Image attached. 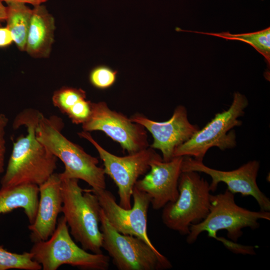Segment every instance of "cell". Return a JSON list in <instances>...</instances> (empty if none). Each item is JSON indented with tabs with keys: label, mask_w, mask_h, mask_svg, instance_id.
Here are the masks:
<instances>
[{
	"label": "cell",
	"mask_w": 270,
	"mask_h": 270,
	"mask_svg": "<svg viewBox=\"0 0 270 270\" xmlns=\"http://www.w3.org/2000/svg\"><path fill=\"white\" fill-rule=\"evenodd\" d=\"M10 269L40 270L42 268L34 260L30 252L22 254L12 252L0 246V270Z\"/></svg>",
	"instance_id": "ffe728a7"
},
{
	"label": "cell",
	"mask_w": 270,
	"mask_h": 270,
	"mask_svg": "<svg viewBox=\"0 0 270 270\" xmlns=\"http://www.w3.org/2000/svg\"><path fill=\"white\" fill-rule=\"evenodd\" d=\"M118 72L108 66H100L94 68L90 74V81L94 87L106 89L115 82Z\"/></svg>",
	"instance_id": "7402d4cb"
},
{
	"label": "cell",
	"mask_w": 270,
	"mask_h": 270,
	"mask_svg": "<svg viewBox=\"0 0 270 270\" xmlns=\"http://www.w3.org/2000/svg\"><path fill=\"white\" fill-rule=\"evenodd\" d=\"M32 10L25 51L34 58H47L54 40V18L43 4Z\"/></svg>",
	"instance_id": "2e32d148"
},
{
	"label": "cell",
	"mask_w": 270,
	"mask_h": 270,
	"mask_svg": "<svg viewBox=\"0 0 270 270\" xmlns=\"http://www.w3.org/2000/svg\"><path fill=\"white\" fill-rule=\"evenodd\" d=\"M261 219L270 220V212L252 211L238 206L235 202L234 194L226 189L224 193L212 194L208 214L201 222L190 226L186 240L192 244L202 232L216 239L218 232L224 230L228 238L236 242L242 236L244 228H258V220Z\"/></svg>",
	"instance_id": "277c9868"
},
{
	"label": "cell",
	"mask_w": 270,
	"mask_h": 270,
	"mask_svg": "<svg viewBox=\"0 0 270 270\" xmlns=\"http://www.w3.org/2000/svg\"><path fill=\"white\" fill-rule=\"evenodd\" d=\"M183 158L177 156L165 162L159 154L150 162L149 172L136 182L134 186L148 194L154 210L162 208L178 198Z\"/></svg>",
	"instance_id": "5bb4252c"
},
{
	"label": "cell",
	"mask_w": 270,
	"mask_h": 270,
	"mask_svg": "<svg viewBox=\"0 0 270 270\" xmlns=\"http://www.w3.org/2000/svg\"><path fill=\"white\" fill-rule=\"evenodd\" d=\"M64 123L56 116L46 118L42 113L36 128L38 140L64 164L61 180L76 178L86 182L94 190L106 188L104 168L98 159L86 152L79 145L62 133Z\"/></svg>",
	"instance_id": "7a4b0ae2"
},
{
	"label": "cell",
	"mask_w": 270,
	"mask_h": 270,
	"mask_svg": "<svg viewBox=\"0 0 270 270\" xmlns=\"http://www.w3.org/2000/svg\"><path fill=\"white\" fill-rule=\"evenodd\" d=\"M8 118L4 114H0V176L4 170V160L6 153V129Z\"/></svg>",
	"instance_id": "cb8c5ba5"
},
{
	"label": "cell",
	"mask_w": 270,
	"mask_h": 270,
	"mask_svg": "<svg viewBox=\"0 0 270 270\" xmlns=\"http://www.w3.org/2000/svg\"><path fill=\"white\" fill-rule=\"evenodd\" d=\"M86 98V92L80 88L62 86L56 90L52 96L54 106L62 113L68 110L81 100Z\"/></svg>",
	"instance_id": "44dd1931"
},
{
	"label": "cell",
	"mask_w": 270,
	"mask_h": 270,
	"mask_svg": "<svg viewBox=\"0 0 270 270\" xmlns=\"http://www.w3.org/2000/svg\"><path fill=\"white\" fill-rule=\"evenodd\" d=\"M98 200L101 208L110 226L118 232L136 236L154 248L148 234V213L150 200L146 192L134 186L133 205L130 208L121 207L114 194L105 189L90 188Z\"/></svg>",
	"instance_id": "8fae6325"
},
{
	"label": "cell",
	"mask_w": 270,
	"mask_h": 270,
	"mask_svg": "<svg viewBox=\"0 0 270 270\" xmlns=\"http://www.w3.org/2000/svg\"><path fill=\"white\" fill-rule=\"evenodd\" d=\"M32 10L24 3H11L6 6V27L11 32L18 50L25 51Z\"/></svg>",
	"instance_id": "ac0fdd59"
},
{
	"label": "cell",
	"mask_w": 270,
	"mask_h": 270,
	"mask_svg": "<svg viewBox=\"0 0 270 270\" xmlns=\"http://www.w3.org/2000/svg\"><path fill=\"white\" fill-rule=\"evenodd\" d=\"M30 252L43 270H56L64 264L82 270H107L110 265V256L88 252L76 244L64 216L58 218L51 236L34 243Z\"/></svg>",
	"instance_id": "5b68a950"
},
{
	"label": "cell",
	"mask_w": 270,
	"mask_h": 270,
	"mask_svg": "<svg viewBox=\"0 0 270 270\" xmlns=\"http://www.w3.org/2000/svg\"><path fill=\"white\" fill-rule=\"evenodd\" d=\"M78 136L88 140L96 148L104 163L105 174L114 182L118 189L119 205L124 208H132L134 186L140 176L150 168V162L159 154L154 148H147L126 156L114 155L100 146L88 132L82 130Z\"/></svg>",
	"instance_id": "9c48e42d"
},
{
	"label": "cell",
	"mask_w": 270,
	"mask_h": 270,
	"mask_svg": "<svg viewBox=\"0 0 270 270\" xmlns=\"http://www.w3.org/2000/svg\"><path fill=\"white\" fill-rule=\"evenodd\" d=\"M78 180H62V212L70 234L84 250L102 254L100 230V206L96 195L90 189H82Z\"/></svg>",
	"instance_id": "3957f363"
},
{
	"label": "cell",
	"mask_w": 270,
	"mask_h": 270,
	"mask_svg": "<svg viewBox=\"0 0 270 270\" xmlns=\"http://www.w3.org/2000/svg\"><path fill=\"white\" fill-rule=\"evenodd\" d=\"M82 130L102 131L120 144L128 154L148 148L146 129L126 116L110 108L104 102H91L88 118L82 124Z\"/></svg>",
	"instance_id": "30bf717a"
},
{
	"label": "cell",
	"mask_w": 270,
	"mask_h": 270,
	"mask_svg": "<svg viewBox=\"0 0 270 270\" xmlns=\"http://www.w3.org/2000/svg\"><path fill=\"white\" fill-rule=\"evenodd\" d=\"M2 2H5L6 4L11 3H24L30 4L32 6L42 4L48 0H0Z\"/></svg>",
	"instance_id": "484cf974"
},
{
	"label": "cell",
	"mask_w": 270,
	"mask_h": 270,
	"mask_svg": "<svg viewBox=\"0 0 270 270\" xmlns=\"http://www.w3.org/2000/svg\"><path fill=\"white\" fill-rule=\"evenodd\" d=\"M91 112V102L82 99L75 104L66 114L74 124H82L89 118Z\"/></svg>",
	"instance_id": "603a6c76"
},
{
	"label": "cell",
	"mask_w": 270,
	"mask_h": 270,
	"mask_svg": "<svg viewBox=\"0 0 270 270\" xmlns=\"http://www.w3.org/2000/svg\"><path fill=\"white\" fill-rule=\"evenodd\" d=\"M248 105V100L244 95L234 92L229 108L216 114L204 127L176 148L174 158L190 156L203 162L206 153L212 147L222 150L234 148L236 146V134L232 130L242 125V122L238 118L244 116V110Z\"/></svg>",
	"instance_id": "52a82bcc"
},
{
	"label": "cell",
	"mask_w": 270,
	"mask_h": 270,
	"mask_svg": "<svg viewBox=\"0 0 270 270\" xmlns=\"http://www.w3.org/2000/svg\"><path fill=\"white\" fill-rule=\"evenodd\" d=\"M0 22H1V21L0 20Z\"/></svg>",
	"instance_id": "83f0119b"
},
{
	"label": "cell",
	"mask_w": 270,
	"mask_h": 270,
	"mask_svg": "<svg viewBox=\"0 0 270 270\" xmlns=\"http://www.w3.org/2000/svg\"><path fill=\"white\" fill-rule=\"evenodd\" d=\"M6 17V6L0 0V20L5 21Z\"/></svg>",
	"instance_id": "4316f807"
},
{
	"label": "cell",
	"mask_w": 270,
	"mask_h": 270,
	"mask_svg": "<svg viewBox=\"0 0 270 270\" xmlns=\"http://www.w3.org/2000/svg\"><path fill=\"white\" fill-rule=\"evenodd\" d=\"M130 119L144 126L152 134L154 141L150 147L160 150L165 162L171 160L175 149L200 129L190 122L187 110L182 105L175 108L172 116L167 121H154L140 114L132 116Z\"/></svg>",
	"instance_id": "4fadbf2b"
},
{
	"label": "cell",
	"mask_w": 270,
	"mask_h": 270,
	"mask_svg": "<svg viewBox=\"0 0 270 270\" xmlns=\"http://www.w3.org/2000/svg\"><path fill=\"white\" fill-rule=\"evenodd\" d=\"M176 201L163 208L162 220L169 229L188 235L192 225L202 221L208 214L212 194L210 184L198 172H182Z\"/></svg>",
	"instance_id": "8992f818"
},
{
	"label": "cell",
	"mask_w": 270,
	"mask_h": 270,
	"mask_svg": "<svg viewBox=\"0 0 270 270\" xmlns=\"http://www.w3.org/2000/svg\"><path fill=\"white\" fill-rule=\"evenodd\" d=\"M188 32L216 36L228 40H238L248 43L264 56L268 62V66H270V27L258 32L240 34H232L228 32L220 33L203 32L190 30Z\"/></svg>",
	"instance_id": "d6986e66"
},
{
	"label": "cell",
	"mask_w": 270,
	"mask_h": 270,
	"mask_svg": "<svg viewBox=\"0 0 270 270\" xmlns=\"http://www.w3.org/2000/svg\"><path fill=\"white\" fill-rule=\"evenodd\" d=\"M42 112L33 108L20 112L15 118L12 128H26V136H20L13 142L10 156L0 183L1 187L45 182L56 168L58 158L40 142L36 128Z\"/></svg>",
	"instance_id": "6da1fadb"
},
{
	"label": "cell",
	"mask_w": 270,
	"mask_h": 270,
	"mask_svg": "<svg viewBox=\"0 0 270 270\" xmlns=\"http://www.w3.org/2000/svg\"><path fill=\"white\" fill-rule=\"evenodd\" d=\"M39 187L32 184H20L0 189V216L17 208H22L30 224L36 216Z\"/></svg>",
	"instance_id": "e0dca14e"
},
{
	"label": "cell",
	"mask_w": 270,
	"mask_h": 270,
	"mask_svg": "<svg viewBox=\"0 0 270 270\" xmlns=\"http://www.w3.org/2000/svg\"><path fill=\"white\" fill-rule=\"evenodd\" d=\"M14 42L11 32L6 26L0 27V48L10 46Z\"/></svg>",
	"instance_id": "d4e9b609"
},
{
	"label": "cell",
	"mask_w": 270,
	"mask_h": 270,
	"mask_svg": "<svg viewBox=\"0 0 270 270\" xmlns=\"http://www.w3.org/2000/svg\"><path fill=\"white\" fill-rule=\"evenodd\" d=\"M102 248L118 270H160L172 268L170 260L154 247L133 236L122 234L109 224L102 208Z\"/></svg>",
	"instance_id": "ba28073f"
},
{
	"label": "cell",
	"mask_w": 270,
	"mask_h": 270,
	"mask_svg": "<svg viewBox=\"0 0 270 270\" xmlns=\"http://www.w3.org/2000/svg\"><path fill=\"white\" fill-rule=\"evenodd\" d=\"M260 168V162L250 160L237 169L225 171L210 168L203 162L190 156H184L182 171H194L208 175L212 178L210 184L211 192L217 189L220 182L227 186L231 192L240 194L242 196H251L257 202L260 210L270 212V200L260 189L256 178Z\"/></svg>",
	"instance_id": "7c38bea8"
},
{
	"label": "cell",
	"mask_w": 270,
	"mask_h": 270,
	"mask_svg": "<svg viewBox=\"0 0 270 270\" xmlns=\"http://www.w3.org/2000/svg\"><path fill=\"white\" fill-rule=\"evenodd\" d=\"M62 180L59 174H53L38 186L39 200L34 222L30 224V240L34 243L48 240L56 228L58 216L62 212Z\"/></svg>",
	"instance_id": "9a60e30c"
}]
</instances>
